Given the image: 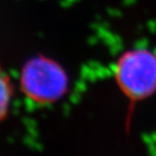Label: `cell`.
Returning a JSON list of instances; mask_svg holds the SVG:
<instances>
[{
    "label": "cell",
    "instance_id": "obj_1",
    "mask_svg": "<svg viewBox=\"0 0 156 156\" xmlns=\"http://www.w3.org/2000/svg\"><path fill=\"white\" fill-rule=\"evenodd\" d=\"M19 86L25 97L34 104L51 105L68 93L69 77L58 62L38 55L22 67Z\"/></svg>",
    "mask_w": 156,
    "mask_h": 156
},
{
    "label": "cell",
    "instance_id": "obj_2",
    "mask_svg": "<svg viewBox=\"0 0 156 156\" xmlns=\"http://www.w3.org/2000/svg\"><path fill=\"white\" fill-rule=\"evenodd\" d=\"M115 79L131 102L149 98L156 92V54L147 48L124 52L116 64Z\"/></svg>",
    "mask_w": 156,
    "mask_h": 156
},
{
    "label": "cell",
    "instance_id": "obj_3",
    "mask_svg": "<svg viewBox=\"0 0 156 156\" xmlns=\"http://www.w3.org/2000/svg\"><path fill=\"white\" fill-rule=\"evenodd\" d=\"M13 97V87L8 76L0 67V122L7 117Z\"/></svg>",
    "mask_w": 156,
    "mask_h": 156
}]
</instances>
